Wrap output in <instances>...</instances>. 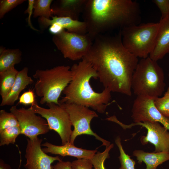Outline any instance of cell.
<instances>
[{
	"label": "cell",
	"mask_w": 169,
	"mask_h": 169,
	"mask_svg": "<svg viewBox=\"0 0 169 169\" xmlns=\"http://www.w3.org/2000/svg\"><path fill=\"white\" fill-rule=\"evenodd\" d=\"M20 134L19 125L0 130V146L14 144L17 138Z\"/></svg>",
	"instance_id": "23"
},
{
	"label": "cell",
	"mask_w": 169,
	"mask_h": 169,
	"mask_svg": "<svg viewBox=\"0 0 169 169\" xmlns=\"http://www.w3.org/2000/svg\"><path fill=\"white\" fill-rule=\"evenodd\" d=\"M154 49L149 57L157 61L169 53V16L161 19Z\"/></svg>",
	"instance_id": "16"
},
{
	"label": "cell",
	"mask_w": 169,
	"mask_h": 169,
	"mask_svg": "<svg viewBox=\"0 0 169 169\" xmlns=\"http://www.w3.org/2000/svg\"><path fill=\"white\" fill-rule=\"evenodd\" d=\"M28 69L25 67L18 71L16 79L9 94L4 98L2 99L0 105H12L18 98L21 92L29 84L33 82V80L28 75Z\"/></svg>",
	"instance_id": "18"
},
{
	"label": "cell",
	"mask_w": 169,
	"mask_h": 169,
	"mask_svg": "<svg viewBox=\"0 0 169 169\" xmlns=\"http://www.w3.org/2000/svg\"><path fill=\"white\" fill-rule=\"evenodd\" d=\"M82 13L93 40L108 31L139 24L141 20L139 4L131 0H87Z\"/></svg>",
	"instance_id": "2"
},
{
	"label": "cell",
	"mask_w": 169,
	"mask_h": 169,
	"mask_svg": "<svg viewBox=\"0 0 169 169\" xmlns=\"http://www.w3.org/2000/svg\"><path fill=\"white\" fill-rule=\"evenodd\" d=\"M25 150L26 169H53L52 164L55 161L61 160L58 156H52L48 155L41 148L42 140L36 137L27 139Z\"/></svg>",
	"instance_id": "12"
},
{
	"label": "cell",
	"mask_w": 169,
	"mask_h": 169,
	"mask_svg": "<svg viewBox=\"0 0 169 169\" xmlns=\"http://www.w3.org/2000/svg\"><path fill=\"white\" fill-rule=\"evenodd\" d=\"M159 27V23H148L122 28L120 31L124 46L137 58L148 57L154 49Z\"/></svg>",
	"instance_id": "6"
},
{
	"label": "cell",
	"mask_w": 169,
	"mask_h": 169,
	"mask_svg": "<svg viewBox=\"0 0 169 169\" xmlns=\"http://www.w3.org/2000/svg\"><path fill=\"white\" fill-rule=\"evenodd\" d=\"M135 125L145 127L147 130L146 136H142L140 140L143 145L149 142L155 146L154 152H169V131L157 122L145 121L133 123L124 126L125 129Z\"/></svg>",
	"instance_id": "13"
},
{
	"label": "cell",
	"mask_w": 169,
	"mask_h": 169,
	"mask_svg": "<svg viewBox=\"0 0 169 169\" xmlns=\"http://www.w3.org/2000/svg\"><path fill=\"white\" fill-rule=\"evenodd\" d=\"M114 146L113 144L106 146L105 150L103 152H98L96 153L90 159L94 169H106L105 161L110 157L109 152Z\"/></svg>",
	"instance_id": "25"
},
{
	"label": "cell",
	"mask_w": 169,
	"mask_h": 169,
	"mask_svg": "<svg viewBox=\"0 0 169 169\" xmlns=\"http://www.w3.org/2000/svg\"><path fill=\"white\" fill-rule=\"evenodd\" d=\"M18 125H19L18 121L13 114L4 110H0V130Z\"/></svg>",
	"instance_id": "26"
},
{
	"label": "cell",
	"mask_w": 169,
	"mask_h": 169,
	"mask_svg": "<svg viewBox=\"0 0 169 169\" xmlns=\"http://www.w3.org/2000/svg\"><path fill=\"white\" fill-rule=\"evenodd\" d=\"M37 79L34 89L42 105L53 103L59 105V98L72 78L69 66L59 65L50 69H37L33 75Z\"/></svg>",
	"instance_id": "4"
},
{
	"label": "cell",
	"mask_w": 169,
	"mask_h": 169,
	"mask_svg": "<svg viewBox=\"0 0 169 169\" xmlns=\"http://www.w3.org/2000/svg\"><path fill=\"white\" fill-rule=\"evenodd\" d=\"M10 112L17 118L20 128L21 133L30 139L48 133L50 130L46 120L38 115L29 108L18 109L12 106Z\"/></svg>",
	"instance_id": "10"
},
{
	"label": "cell",
	"mask_w": 169,
	"mask_h": 169,
	"mask_svg": "<svg viewBox=\"0 0 169 169\" xmlns=\"http://www.w3.org/2000/svg\"><path fill=\"white\" fill-rule=\"evenodd\" d=\"M51 18L48 19L43 17H39L38 22L41 28H45L56 23L69 32L81 35L87 33V25L84 21L74 20L69 17H59L56 16H53Z\"/></svg>",
	"instance_id": "15"
},
{
	"label": "cell",
	"mask_w": 169,
	"mask_h": 169,
	"mask_svg": "<svg viewBox=\"0 0 169 169\" xmlns=\"http://www.w3.org/2000/svg\"><path fill=\"white\" fill-rule=\"evenodd\" d=\"M68 113L72 125L74 129L71 136L70 143L74 145L76 137L78 136L86 134L95 136L106 146L110 144V142L98 136L91 130L90 123L92 119L98 117L96 113L88 107L74 103H60Z\"/></svg>",
	"instance_id": "9"
},
{
	"label": "cell",
	"mask_w": 169,
	"mask_h": 169,
	"mask_svg": "<svg viewBox=\"0 0 169 169\" xmlns=\"http://www.w3.org/2000/svg\"><path fill=\"white\" fill-rule=\"evenodd\" d=\"M154 103L157 109L163 115L169 117V87L163 97L155 98Z\"/></svg>",
	"instance_id": "27"
},
{
	"label": "cell",
	"mask_w": 169,
	"mask_h": 169,
	"mask_svg": "<svg viewBox=\"0 0 169 169\" xmlns=\"http://www.w3.org/2000/svg\"><path fill=\"white\" fill-rule=\"evenodd\" d=\"M45 147L42 148L45 153L59 155L63 156H70L78 159H91L97 152L96 150H89L75 146L70 143L62 146H57L46 141L42 144Z\"/></svg>",
	"instance_id": "14"
},
{
	"label": "cell",
	"mask_w": 169,
	"mask_h": 169,
	"mask_svg": "<svg viewBox=\"0 0 169 169\" xmlns=\"http://www.w3.org/2000/svg\"><path fill=\"white\" fill-rule=\"evenodd\" d=\"M115 142L120 152L119 158L121 166L119 169H135V161L131 159L128 154L125 153L121 143V139L119 136H117L116 138Z\"/></svg>",
	"instance_id": "24"
},
{
	"label": "cell",
	"mask_w": 169,
	"mask_h": 169,
	"mask_svg": "<svg viewBox=\"0 0 169 169\" xmlns=\"http://www.w3.org/2000/svg\"><path fill=\"white\" fill-rule=\"evenodd\" d=\"M45 108L39 106L35 102L29 108L47 120L50 130H53L59 136L62 145L70 143L72 131L69 114L60 104L51 103L46 104Z\"/></svg>",
	"instance_id": "7"
},
{
	"label": "cell",
	"mask_w": 169,
	"mask_h": 169,
	"mask_svg": "<svg viewBox=\"0 0 169 169\" xmlns=\"http://www.w3.org/2000/svg\"><path fill=\"white\" fill-rule=\"evenodd\" d=\"M152 2L156 5L161 11V19L169 16V0H153Z\"/></svg>",
	"instance_id": "30"
},
{
	"label": "cell",
	"mask_w": 169,
	"mask_h": 169,
	"mask_svg": "<svg viewBox=\"0 0 169 169\" xmlns=\"http://www.w3.org/2000/svg\"><path fill=\"white\" fill-rule=\"evenodd\" d=\"M19 99L18 103L25 105H31L36 102L34 93L31 90L23 93Z\"/></svg>",
	"instance_id": "31"
},
{
	"label": "cell",
	"mask_w": 169,
	"mask_h": 169,
	"mask_svg": "<svg viewBox=\"0 0 169 169\" xmlns=\"http://www.w3.org/2000/svg\"><path fill=\"white\" fill-rule=\"evenodd\" d=\"M18 71L14 67L0 72V95L2 99L10 93Z\"/></svg>",
	"instance_id": "21"
},
{
	"label": "cell",
	"mask_w": 169,
	"mask_h": 169,
	"mask_svg": "<svg viewBox=\"0 0 169 169\" xmlns=\"http://www.w3.org/2000/svg\"><path fill=\"white\" fill-rule=\"evenodd\" d=\"M0 169H12L10 166L5 163L2 159L0 160Z\"/></svg>",
	"instance_id": "35"
},
{
	"label": "cell",
	"mask_w": 169,
	"mask_h": 169,
	"mask_svg": "<svg viewBox=\"0 0 169 169\" xmlns=\"http://www.w3.org/2000/svg\"><path fill=\"white\" fill-rule=\"evenodd\" d=\"M164 73L157 61L149 57L139 61L134 72L131 89L137 96L159 97L165 90Z\"/></svg>",
	"instance_id": "5"
},
{
	"label": "cell",
	"mask_w": 169,
	"mask_h": 169,
	"mask_svg": "<svg viewBox=\"0 0 169 169\" xmlns=\"http://www.w3.org/2000/svg\"><path fill=\"white\" fill-rule=\"evenodd\" d=\"M72 169H92L93 165L90 159H78L71 162Z\"/></svg>",
	"instance_id": "29"
},
{
	"label": "cell",
	"mask_w": 169,
	"mask_h": 169,
	"mask_svg": "<svg viewBox=\"0 0 169 169\" xmlns=\"http://www.w3.org/2000/svg\"><path fill=\"white\" fill-rule=\"evenodd\" d=\"M132 153L139 163L141 164L143 162L146 164V169H156L159 165L169 160V152L151 153L136 150Z\"/></svg>",
	"instance_id": "19"
},
{
	"label": "cell",
	"mask_w": 169,
	"mask_h": 169,
	"mask_svg": "<svg viewBox=\"0 0 169 169\" xmlns=\"http://www.w3.org/2000/svg\"><path fill=\"white\" fill-rule=\"evenodd\" d=\"M53 169H72L71 162L64 161L62 160L58 162L53 167Z\"/></svg>",
	"instance_id": "33"
},
{
	"label": "cell",
	"mask_w": 169,
	"mask_h": 169,
	"mask_svg": "<svg viewBox=\"0 0 169 169\" xmlns=\"http://www.w3.org/2000/svg\"><path fill=\"white\" fill-rule=\"evenodd\" d=\"M83 58L92 65L105 88L131 95L132 76L139 61L124 46L120 31L115 35L97 36Z\"/></svg>",
	"instance_id": "1"
},
{
	"label": "cell",
	"mask_w": 169,
	"mask_h": 169,
	"mask_svg": "<svg viewBox=\"0 0 169 169\" xmlns=\"http://www.w3.org/2000/svg\"><path fill=\"white\" fill-rule=\"evenodd\" d=\"M52 41L64 58L75 61L82 59L86 55L94 40L87 33L81 35L64 29L54 35Z\"/></svg>",
	"instance_id": "8"
},
{
	"label": "cell",
	"mask_w": 169,
	"mask_h": 169,
	"mask_svg": "<svg viewBox=\"0 0 169 169\" xmlns=\"http://www.w3.org/2000/svg\"><path fill=\"white\" fill-rule=\"evenodd\" d=\"M87 0H60L54 1L52 9L53 15L68 17L76 20L84 9Z\"/></svg>",
	"instance_id": "17"
},
{
	"label": "cell",
	"mask_w": 169,
	"mask_h": 169,
	"mask_svg": "<svg viewBox=\"0 0 169 169\" xmlns=\"http://www.w3.org/2000/svg\"><path fill=\"white\" fill-rule=\"evenodd\" d=\"M52 0H35L33 17H44L50 19L53 16V11L51 8Z\"/></svg>",
	"instance_id": "22"
},
{
	"label": "cell",
	"mask_w": 169,
	"mask_h": 169,
	"mask_svg": "<svg viewBox=\"0 0 169 169\" xmlns=\"http://www.w3.org/2000/svg\"><path fill=\"white\" fill-rule=\"evenodd\" d=\"M22 52L18 49H0V72L14 67L21 61Z\"/></svg>",
	"instance_id": "20"
},
{
	"label": "cell",
	"mask_w": 169,
	"mask_h": 169,
	"mask_svg": "<svg viewBox=\"0 0 169 169\" xmlns=\"http://www.w3.org/2000/svg\"><path fill=\"white\" fill-rule=\"evenodd\" d=\"M35 0H28V7L27 9L24 11V13H28V17L27 18V22L29 26L33 30L38 31V30L35 28L32 25L31 17L33 14V10L34 9V5Z\"/></svg>",
	"instance_id": "32"
},
{
	"label": "cell",
	"mask_w": 169,
	"mask_h": 169,
	"mask_svg": "<svg viewBox=\"0 0 169 169\" xmlns=\"http://www.w3.org/2000/svg\"><path fill=\"white\" fill-rule=\"evenodd\" d=\"M64 29L59 25L54 23L50 26L49 31L51 34L54 35L60 33Z\"/></svg>",
	"instance_id": "34"
},
{
	"label": "cell",
	"mask_w": 169,
	"mask_h": 169,
	"mask_svg": "<svg viewBox=\"0 0 169 169\" xmlns=\"http://www.w3.org/2000/svg\"><path fill=\"white\" fill-rule=\"evenodd\" d=\"M156 98L138 96L131 109V117L134 123L145 121L157 122L169 131V117L163 115L156 107Z\"/></svg>",
	"instance_id": "11"
},
{
	"label": "cell",
	"mask_w": 169,
	"mask_h": 169,
	"mask_svg": "<svg viewBox=\"0 0 169 169\" xmlns=\"http://www.w3.org/2000/svg\"><path fill=\"white\" fill-rule=\"evenodd\" d=\"M72 78L63 92L64 96L59 103H74L90 107L100 113L105 112L111 98V91L105 88L100 93L91 86V78L98 79L97 73L90 63L85 59L71 68Z\"/></svg>",
	"instance_id": "3"
},
{
	"label": "cell",
	"mask_w": 169,
	"mask_h": 169,
	"mask_svg": "<svg viewBox=\"0 0 169 169\" xmlns=\"http://www.w3.org/2000/svg\"><path fill=\"white\" fill-rule=\"evenodd\" d=\"M26 1L25 0H2L0 1V18L17 6Z\"/></svg>",
	"instance_id": "28"
}]
</instances>
